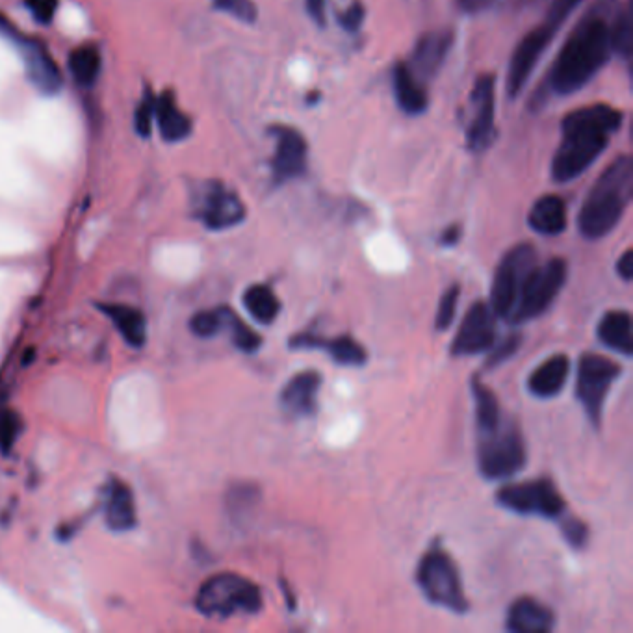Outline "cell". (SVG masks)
I'll list each match as a JSON object with an SVG mask.
<instances>
[{
	"mask_svg": "<svg viewBox=\"0 0 633 633\" xmlns=\"http://www.w3.org/2000/svg\"><path fill=\"white\" fill-rule=\"evenodd\" d=\"M195 220L210 231L233 229L246 220V205L221 181L197 182L190 195Z\"/></svg>",
	"mask_w": 633,
	"mask_h": 633,
	"instance_id": "9c48e42d",
	"label": "cell"
},
{
	"mask_svg": "<svg viewBox=\"0 0 633 633\" xmlns=\"http://www.w3.org/2000/svg\"><path fill=\"white\" fill-rule=\"evenodd\" d=\"M26 8L30 10L38 23L47 25V23H51L52 17L56 13L58 0H26Z\"/></svg>",
	"mask_w": 633,
	"mask_h": 633,
	"instance_id": "ab89813d",
	"label": "cell"
},
{
	"mask_svg": "<svg viewBox=\"0 0 633 633\" xmlns=\"http://www.w3.org/2000/svg\"><path fill=\"white\" fill-rule=\"evenodd\" d=\"M307 12L312 17V21L318 26H325V12H327V0H307Z\"/></svg>",
	"mask_w": 633,
	"mask_h": 633,
	"instance_id": "60d3db41",
	"label": "cell"
},
{
	"mask_svg": "<svg viewBox=\"0 0 633 633\" xmlns=\"http://www.w3.org/2000/svg\"><path fill=\"white\" fill-rule=\"evenodd\" d=\"M67 65L78 86L90 88L101 73V54L93 45H84L71 52Z\"/></svg>",
	"mask_w": 633,
	"mask_h": 633,
	"instance_id": "f1b7e54d",
	"label": "cell"
},
{
	"mask_svg": "<svg viewBox=\"0 0 633 633\" xmlns=\"http://www.w3.org/2000/svg\"><path fill=\"white\" fill-rule=\"evenodd\" d=\"M496 340V314L483 301H476L463 318L453 340V357H470L489 351Z\"/></svg>",
	"mask_w": 633,
	"mask_h": 633,
	"instance_id": "2e32d148",
	"label": "cell"
},
{
	"mask_svg": "<svg viewBox=\"0 0 633 633\" xmlns=\"http://www.w3.org/2000/svg\"><path fill=\"white\" fill-rule=\"evenodd\" d=\"M613 45L615 52H619L626 62L632 58L633 47V15L630 6L619 8L613 23Z\"/></svg>",
	"mask_w": 633,
	"mask_h": 633,
	"instance_id": "f546056e",
	"label": "cell"
},
{
	"mask_svg": "<svg viewBox=\"0 0 633 633\" xmlns=\"http://www.w3.org/2000/svg\"><path fill=\"white\" fill-rule=\"evenodd\" d=\"M103 311L110 316L121 336L130 346L140 348L147 336V323L142 312L132 309L129 305H104Z\"/></svg>",
	"mask_w": 633,
	"mask_h": 633,
	"instance_id": "4316f807",
	"label": "cell"
},
{
	"mask_svg": "<svg viewBox=\"0 0 633 633\" xmlns=\"http://www.w3.org/2000/svg\"><path fill=\"white\" fill-rule=\"evenodd\" d=\"M580 2L582 0H552L544 15L543 23L535 26L531 32L520 39L517 49L511 56L509 69H507V82H505L507 95L511 99L522 93L535 67L541 62L544 51L554 41L557 32L567 23L570 13L578 8Z\"/></svg>",
	"mask_w": 633,
	"mask_h": 633,
	"instance_id": "277c9868",
	"label": "cell"
},
{
	"mask_svg": "<svg viewBox=\"0 0 633 633\" xmlns=\"http://www.w3.org/2000/svg\"><path fill=\"white\" fill-rule=\"evenodd\" d=\"M470 117L466 123V147L472 153H483L496 138V80L481 75L470 93Z\"/></svg>",
	"mask_w": 633,
	"mask_h": 633,
	"instance_id": "4fadbf2b",
	"label": "cell"
},
{
	"mask_svg": "<svg viewBox=\"0 0 633 633\" xmlns=\"http://www.w3.org/2000/svg\"><path fill=\"white\" fill-rule=\"evenodd\" d=\"M496 0H459V6L465 10L466 13H479L487 8H491Z\"/></svg>",
	"mask_w": 633,
	"mask_h": 633,
	"instance_id": "ee69618b",
	"label": "cell"
},
{
	"mask_svg": "<svg viewBox=\"0 0 633 633\" xmlns=\"http://www.w3.org/2000/svg\"><path fill=\"white\" fill-rule=\"evenodd\" d=\"M598 338L609 349L630 357L633 353L632 316H630V312H606L598 323Z\"/></svg>",
	"mask_w": 633,
	"mask_h": 633,
	"instance_id": "484cf974",
	"label": "cell"
},
{
	"mask_svg": "<svg viewBox=\"0 0 633 633\" xmlns=\"http://www.w3.org/2000/svg\"><path fill=\"white\" fill-rule=\"evenodd\" d=\"M561 533L565 537V541L574 548V550H580L589 539V528L585 526V522L580 518L570 517L565 518L561 522Z\"/></svg>",
	"mask_w": 633,
	"mask_h": 633,
	"instance_id": "e575fe53",
	"label": "cell"
},
{
	"mask_svg": "<svg viewBox=\"0 0 633 633\" xmlns=\"http://www.w3.org/2000/svg\"><path fill=\"white\" fill-rule=\"evenodd\" d=\"M195 606L210 619H229L238 613L255 615L262 609V595L251 580L223 572L201 585L195 596Z\"/></svg>",
	"mask_w": 633,
	"mask_h": 633,
	"instance_id": "8992f818",
	"label": "cell"
},
{
	"mask_svg": "<svg viewBox=\"0 0 633 633\" xmlns=\"http://www.w3.org/2000/svg\"><path fill=\"white\" fill-rule=\"evenodd\" d=\"M633 195L632 156L622 155L596 179L583 201L578 227L583 238L600 240L608 236L630 207Z\"/></svg>",
	"mask_w": 633,
	"mask_h": 633,
	"instance_id": "3957f363",
	"label": "cell"
},
{
	"mask_svg": "<svg viewBox=\"0 0 633 633\" xmlns=\"http://www.w3.org/2000/svg\"><path fill=\"white\" fill-rule=\"evenodd\" d=\"M478 466L487 479H505L526 466V444L515 420L502 416L494 426L478 429Z\"/></svg>",
	"mask_w": 633,
	"mask_h": 633,
	"instance_id": "5b68a950",
	"label": "cell"
},
{
	"mask_svg": "<svg viewBox=\"0 0 633 633\" xmlns=\"http://www.w3.org/2000/svg\"><path fill=\"white\" fill-rule=\"evenodd\" d=\"M619 375L621 366L604 355L583 353L580 357L576 396L582 403L587 418L595 427L602 424V409L606 403V396Z\"/></svg>",
	"mask_w": 633,
	"mask_h": 633,
	"instance_id": "7c38bea8",
	"label": "cell"
},
{
	"mask_svg": "<svg viewBox=\"0 0 633 633\" xmlns=\"http://www.w3.org/2000/svg\"><path fill=\"white\" fill-rule=\"evenodd\" d=\"M214 6L221 12L231 13L242 23L257 21V6L251 0H214Z\"/></svg>",
	"mask_w": 633,
	"mask_h": 633,
	"instance_id": "836d02e7",
	"label": "cell"
},
{
	"mask_svg": "<svg viewBox=\"0 0 633 633\" xmlns=\"http://www.w3.org/2000/svg\"><path fill=\"white\" fill-rule=\"evenodd\" d=\"M496 502L507 511L526 517H563L567 504L556 483L550 478H537L507 485L496 492Z\"/></svg>",
	"mask_w": 633,
	"mask_h": 633,
	"instance_id": "30bf717a",
	"label": "cell"
},
{
	"mask_svg": "<svg viewBox=\"0 0 633 633\" xmlns=\"http://www.w3.org/2000/svg\"><path fill=\"white\" fill-rule=\"evenodd\" d=\"M459 296H461V286L452 285L444 296L440 298L439 309H437V318H435V327L437 331H446L450 329V325L455 318V312H457V303H459Z\"/></svg>",
	"mask_w": 633,
	"mask_h": 633,
	"instance_id": "d6a6232c",
	"label": "cell"
},
{
	"mask_svg": "<svg viewBox=\"0 0 633 633\" xmlns=\"http://www.w3.org/2000/svg\"><path fill=\"white\" fill-rule=\"evenodd\" d=\"M0 32H4L15 43L17 51L23 58L26 77L30 80V84L45 95L58 93L62 88V75L49 51L36 39L25 38L19 30L8 25L2 17H0Z\"/></svg>",
	"mask_w": 633,
	"mask_h": 633,
	"instance_id": "5bb4252c",
	"label": "cell"
},
{
	"mask_svg": "<svg viewBox=\"0 0 633 633\" xmlns=\"http://www.w3.org/2000/svg\"><path fill=\"white\" fill-rule=\"evenodd\" d=\"M156 101L151 95H145L138 110H136V130L140 132V136L147 138L151 127H153V117H155Z\"/></svg>",
	"mask_w": 633,
	"mask_h": 633,
	"instance_id": "f35d334b",
	"label": "cell"
},
{
	"mask_svg": "<svg viewBox=\"0 0 633 633\" xmlns=\"http://www.w3.org/2000/svg\"><path fill=\"white\" fill-rule=\"evenodd\" d=\"M461 234H463V229H461V225H450L442 236H440V244L444 247H453L459 244V240H461Z\"/></svg>",
	"mask_w": 633,
	"mask_h": 633,
	"instance_id": "7bdbcfd3",
	"label": "cell"
},
{
	"mask_svg": "<svg viewBox=\"0 0 633 633\" xmlns=\"http://www.w3.org/2000/svg\"><path fill=\"white\" fill-rule=\"evenodd\" d=\"M567 273V262L563 259H550L541 266L535 264L522 283L517 305L509 322H528L541 316L565 286Z\"/></svg>",
	"mask_w": 633,
	"mask_h": 633,
	"instance_id": "ba28073f",
	"label": "cell"
},
{
	"mask_svg": "<svg viewBox=\"0 0 633 633\" xmlns=\"http://www.w3.org/2000/svg\"><path fill=\"white\" fill-rule=\"evenodd\" d=\"M322 387V375L307 370L294 375L281 392V405L294 418H309L318 411V390Z\"/></svg>",
	"mask_w": 633,
	"mask_h": 633,
	"instance_id": "d6986e66",
	"label": "cell"
},
{
	"mask_svg": "<svg viewBox=\"0 0 633 633\" xmlns=\"http://www.w3.org/2000/svg\"><path fill=\"white\" fill-rule=\"evenodd\" d=\"M535 264L537 251L531 244H518L505 253L492 281L491 309L496 316L511 318L522 283Z\"/></svg>",
	"mask_w": 633,
	"mask_h": 633,
	"instance_id": "8fae6325",
	"label": "cell"
},
{
	"mask_svg": "<svg viewBox=\"0 0 633 633\" xmlns=\"http://www.w3.org/2000/svg\"><path fill=\"white\" fill-rule=\"evenodd\" d=\"M155 117L158 121V129L162 138L169 143H177L188 138L192 132V121L190 117L182 112L177 106L175 97L166 91L155 106Z\"/></svg>",
	"mask_w": 633,
	"mask_h": 633,
	"instance_id": "d4e9b609",
	"label": "cell"
},
{
	"mask_svg": "<svg viewBox=\"0 0 633 633\" xmlns=\"http://www.w3.org/2000/svg\"><path fill=\"white\" fill-rule=\"evenodd\" d=\"M364 4L361 0H355L351 2L348 8L344 12L338 13V25L342 26L349 34H355L361 30L362 23H364Z\"/></svg>",
	"mask_w": 633,
	"mask_h": 633,
	"instance_id": "d590c367",
	"label": "cell"
},
{
	"mask_svg": "<svg viewBox=\"0 0 633 633\" xmlns=\"http://www.w3.org/2000/svg\"><path fill=\"white\" fill-rule=\"evenodd\" d=\"M520 342H522V336L518 335V333L507 336L505 340H502V342L494 348V351H491V357H489V361H487V366L494 368V366H498V364L507 361L509 357H513V355L517 353L518 348H520Z\"/></svg>",
	"mask_w": 633,
	"mask_h": 633,
	"instance_id": "8d00e7d4",
	"label": "cell"
},
{
	"mask_svg": "<svg viewBox=\"0 0 633 633\" xmlns=\"http://www.w3.org/2000/svg\"><path fill=\"white\" fill-rule=\"evenodd\" d=\"M17 435H19V416H15L10 411H2L0 413V448L10 450Z\"/></svg>",
	"mask_w": 633,
	"mask_h": 633,
	"instance_id": "74e56055",
	"label": "cell"
},
{
	"mask_svg": "<svg viewBox=\"0 0 633 633\" xmlns=\"http://www.w3.org/2000/svg\"><path fill=\"white\" fill-rule=\"evenodd\" d=\"M570 374V359L567 355H554L544 361L528 379V388L537 398H554L565 385Z\"/></svg>",
	"mask_w": 633,
	"mask_h": 633,
	"instance_id": "603a6c76",
	"label": "cell"
},
{
	"mask_svg": "<svg viewBox=\"0 0 633 633\" xmlns=\"http://www.w3.org/2000/svg\"><path fill=\"white\" fill-rule=\"evenodd\" d=\"M624 114L611 104H591L570 112L561 123V143L552 158V179L559 184L576 181L608 149Z\"/></svg>",
	"mask_w": 633,
	"mask_h": 633,
	"instance_id": "7a4b0ae2",
	"label": "cell"
},
{
	"mask_svg": "<svg viewBox=\"0 0 633 633\" xmlns=\"http://www.w3.org/2000/svg\"><path fill=\"white\" fill-rule=\"evenodd\" d=\"M531 2H541V0H531Z\"/></svg>",
	"mask_w": 633,
	"mask_h": 633,
	"instance_id": "f6af8a7d",
	"label": "cell"
},
{
	"mask_svg": "<svg viewBox=\"0 0 633 633\" xmlns=\"http://www.w3.org/2000/svg\"><path fill=\"white\" fill-rule=\"evenodd\" d=\"M556 624L552 609L535 598L524 596L513 602L507 613V630L515 633H548Z\"/></svg>",
	"mask_w": 633,
	"mask_h": 633,
	"instance_id": "ffe728a7",
	"label": "cell"
},
{
	"mask_svg": "<svg viewBox=\"0 0 633 633\" xmlns=\"http://www.w3.org/2000/svg\"><path fill=\"white\" fill-rule=\"evenodd\" d=\"M270 134L275 140L272 158V179L275 184H285L301 177L307 171V142L303 134L288 125H273Z\"/></svg>",
	"mask_w": 633,
	"mask_h": 633,
	"instance_id": "9a60e30c",
	"label": "cell"
},
{
	"mask_svg": "<svg viewBox=\"0 0 633 633\" xmlns=\"http://www.w3.org/2000/svg\"><path fill=\"white\" fill-rule=\"evenodd\" d=\"M292 349H322L333 361L344 366H361L368 361V353L351 335L325 338L314 333H299L290 338Z\"/></svg>",
	"mask_w": 633,
	"mask_h": 633,
	"instance_id": "ac0fdd59",
	"label": "cell"
},
{
	"mask_svg": "<svg viewBox=\"0 0 633 633\" xmlns=\"http://www.w3.org/2000/svg\"><path fill=\"white\" fill-rule=\"evenodd\" d=\"M227 312H229L227 307L216 309V311L197 312L190 322V327L195 335L201 336V338H210V336L220 333L221 329L225 327Z\"/></svg>",
	"mask_w": 633,
	"mask_h": 633,
	"instance_id": "1f68e13d",
	"label": "cell"
},
{
	"mask_svg": "<svg viewBox=\"0 0 633 633\" xmlns=\"http://www.w3.org/2000/svg\"><path fill=\"white\" fill-rule=\"evenodd\" d=\"M567 205L559 195H543L531 207L528 223L535 233L557 236L567 229Z\"/></svg>",
	"mask_w": 633,
	"mask_h": 633,
	"instance_id": "cb8c5ba5",
	"label": "cell"
},
{
	"mask_svg": "<svg viewBox=\"0 0 633 633\" xmlns=\"http://www.w3.org/2000/svg\"><path fill=\"white\" fill-rule=\"evenodd\" d=\"M619 8L617 0H596L583 13L548 73V93L557 97L578 93L606 67L615 52L613 23Z\"/></svg>",
	"mask_w": 633,
	"mask_h": 633,
	"instance_id": "6da1fadb",
	"label": "cell"
},
{
	"mask_svg": "<svg viewBox=\"0 0 633 633\" xmlns=\"http://www.w3.org/2000/svg\"><path fill=\"white\" fill-rule=\"evenodd\" d=\"M225 325L231 329L236 348L242 349L244 353H255L260 348V344H262L260 336L249 325L242 322L231 309L227 312V323Z\"/></svg>",
	"mask_w": 633,
	"mask_h": 633,
	"instance_id": "4dcf8cb0",
	"label": "cell"
},
{
	"mask_svg": "<svg viewBox=\"0 0 633 633\" xmlns=\"http://www.w3.org/2000/svg\"><path fill=\"white\" fill-rule=\"evenodd\" d=\"M104 513L106 524L114 531H129L136 526V505L127 483L114 479L108 485Z\"/></svg>",
	"mask_w": 633,
	"mask_h": 633,
	"instance_id": "7402d4cb",
	"label": "cell"
},
{
	"mask_svg": "<svg viewBox=\"0 0 633 633\" xmlns=\"http://www.w3.org/2000/svg\"><path fill=\"white\" fill-rule=\"evenodd\" d=\"M244 305L260 323H272L281 312V301L268 285L249 286L244 294Z\"/></svg>",
	"mask_w": 633,
	"mask_h": 633,
	"instance_id": "83f0119b",
	"label": "cell"
},
{
	"mask_svg": "<svg viewBox=\"0 0 633 633\" xmlns=\"http://www.w3.org/2000/svg\"><path fill=\"white\" fill-rule=\"evenodd\" d=\"M392 86L398 106L407 116H420L427 110V91L424 82L414 77L407 64L394 65L392 69Z\"/></svg>",
	"mask_w": 633,
	"mask_h": 633,
	"instance_id": "44dd1931",
	"label": "cell"
},
{
	"mask_svg": "<svg viewBox=\"0 0 633 633\" xmlns=\"http://www.w3.org/2000/svg\"><path fill=\"white\" fill-rule=\"evenodd\" d=\"M453 47L452 30L426 32L414 45L411 71L420 82L437 77L440 67L446 62Z\"/></svg>",
	"mask_w": 633,
	"mask_h": 633,
	"instance_id": "e0dca14e",
	"label": "cell"
},
{
	"mask_svg": "<svg viewBox=\"0 0 633 633\" xmlns=\"http://www.w3.org/2000/svg\"><path fill=\"white\" fill-rule=\"evenodd\" d=\"M617 273L621 275L624 281H632L633 277V253L632 249L624 251L619 262H617Z\"/></svg>",
	"mask_w": 633,
	"mask_h": 633,
	"instance_id": "b9f144b4",
	"label": "cell"
},
{
	"mask_svg": "<svg viewBox=\"0 0 633 633\" xmlns=\"http://www.w3.org/2000/svg\"><path fill=\"white\" fill-rule=\"evenodd\" d=\"M416 582L431 604L450 609L453 613L468 611L459 570L439 541L431 544L422 557L416 570Z\"/></svg>",
	"mask_w": 633,
	"mask_h": 633,
	"instance_id": "52a82bcc",
	"label": "cell"
}]
</instances>
